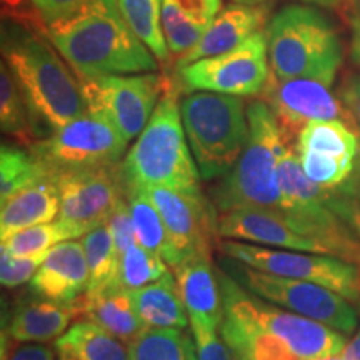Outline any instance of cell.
Here are the masks:
<instances>
[{
	"label": "cell",
	"mask_w": 360,
	"mask_h": 360,
	"mask_svg": "<svg viewBox=\"0 0 360 360\" xmlns=\"http://www.w3.org/2000/svg\"><path fill=\"white\" fill-rule=\"evenodd\" d=\"M47 37L75 77L147 74L159 60L124 19L117 0H90L47 27Z\"/></svg>",
	"instance_id": "1"
},
{
	"label": "cell",
	"mask_w": 360,
	"mask_h": 360,
	"mask_svg": "<svg viewBox=\"0 0 360 360\" xmlns=\"http://www.w3.org/2000/svg\"><path fill=\"white\" fill-rule=\"evenodd\" d=\"M57 52L47 35L4 22L2 60L24 94L37 135H51L89 112L79 79Z\"/></svg>",
	"instance_id": "2"
},
{
	"label": "cell",
	"mask_w": 360,
	"mask_h": 360,
	"mask_svg": "<svg viewBox=\"0 0 360 360\" xmlns=\"http://www.w3.org/2000/svg\"><path fill=\"white\" fill-rule=\"evenodd\" d=\"M177 96V87L169 84L146 129L120 164L127 192L152 187L202 191L200 172L186 141Z\"/></svg>",
	"instance_id": "3"
},
{
	"label": "cell",
	"mask_w": 360,
	"mask_h": 360,
	"mask_svg": "<svg viewBox=\"0 0 360 360\" xmlns=\"http://www.w3.org/2000/svg\"><path fill=\"white\" fill-rule=\"evenodd\" d=\"M265 35L274 77L334 84L344 62V42L327 13L314 6L290 4L270 19Z\"/></svg>",
	"instance_id": "4"
},
{
	"label": "cell",
	"mask_w": 360,
	"mask_h": 360,
	"mask_svg": "<svg viewBox=\"0 0 360 360\" xmlns=\"http://www.w3.org/2000/svg\"><path fill=\"white\" fill-rule=\"evenodd\" d=\"M247 119L249 137L244 150L236 165L210 191L219 214L238 209L277 212L281 207L278 162L289 146V139L264 101L250 102Z\"/></svg>",
	"instance_id": "5"
},
{
	"label": "cell",
	"mask_w": 360,
	"mask_h": 360,
	"mask_svg": "<svg viewBox=\"0 0 360 360\" xmlns=\"http://www.w3.org/2000/svg\"><path fill=\"white\" fill-rule=\"evenodd\" d=\"M180 115L200 177L222 179L236 165L249 137L244 101L200 90L182 98Z\"/></svg>",
	"instance_id": "6"
},
{
	"label": "cell",
	"mask_w": 360,
	"mask_h": 360,
	"mask_svg": "<svg viewBox=\"0 0 360 360\" xmlns=\"http://www.w3.org/2000/svg\"><path fill=\"white\" fill-rule=\"evenodd\" d=\"M281 207L277 212L294 231L327 247L328 254L357 262L360 240L345 227L328 205V188L314 184L304 174L295 148L285 147L278 162Z\"/></svg>",
	"instance_id": "7"
},
{
	"label": "cell",
	"mask_w": 360,
	"mask_h": 360,
	"mask_svg": "<svg viewBox=\"0 0 360 360\" xmlns=\"http://www.w3.org/2000/svg\"><path fill=\"white\" fill-rule=\"evenodd\" d=\"M51 177L119 164L127 141L109 119L87 112L27 147Z\"/></svg>",
	"instance_id": "8"
},
{
	"label": "cell",
	"mask_w": 360,
	"mask_h": 360,
	"mask_svg": "<svg viewBox=\"0 0 360 360\" xmlns=\"http://www.w3.org/2000/svg\"><path fill=\"white\" fill-rule=\"evenodd\" d=\"M231 277L267 302L328 326L340 334L357 330L359 312L350 300L319 283L260 272L240 262H229Z\"/></svg>",
	"instance_id": "9"
},
{
	"label": "cell",
	"mask_w": 360,
	"mask_h": 360,
	"mask_svg": "<svg viewBox=\"0 0 360 360\" xmlns=\"http://www.w3.org/2000/svg\"><path fill=\"white\" fill-rule=\"evenodd\" d=\"M220 250L231 260L249 265L260 272L314 282L337 292L350 302L360 300L359 267L334 255L272 249L227 238L220 242Z\"/></svg>",
	"instance_id": "10"
},
{
	"label": "cell",
	"mask_w": 360,
	"mask_h": 360,
	"mask_svg": "<svg viewBox=\"0 0 360 360\" xmlns=\"http://www.w3.org/2000/svg\"><path fill=\"white\" fill-rule=\"evenodd\" d=\"M77 79L89 112L109 119L127 142L146 129L169 85L155 72Z\"/></svg>",
	"instance_id": "11"
},
{
	"label": "cell",
	"mask_w": 360,
	"mask_h": 360,
	"mask_svg": "<svg viewBox=\"0 0 360 360\" xmlns=\"http://www.w3.org/2000/svg\"><path fill=\"white\" fill-rule=\"evenodd\" d=\"M269 75L267 35L260 30L232 51L182 67L179 79L187 90L252 97L262 92Z\"/></svg>",
	"instance_id": "12"
},
{
	"label": "cell",
	"mask_w": 360,
	"mask_h": 360,
	"mask_svg": "<svg viewBox=\"0 0 360 360\" xmlns=\"http://www.w3.org/2000/svg\"><path fill=\"white\" fill-rule=\"evenodd\" d=\"M56 182L60 193L57 220L74 238L105 224L115 205L127 197L120 164L58 175Z\"/></svg>",
	"instance_id": "13"
},
{
	"label": "cell",
	"mask_w": 360,
	"mask_h": 360,
	"mask_svg": "<svg viewBox=\"0 0 360 360\" xmlns=\"http://www.w3.org/2000/svg\"><path fill=\"white\" fill-rule=\"evenodd\" d=\"M332 85L314 79H277L269 75L259 94L276 115L287 139L297 137L305 125L319 120H342L354 125L344 102L332 92Z\"/></svg>",
	"instance_id": "14"
},
{
	"label": "cell",
	"mask_w": 360,
	"mask_h": 360,
	"mask_svg": "<svg viewBox=\"0 0 360 360\" xmlns=\"http://www.w3.org/2000/svg\"><path fill=\"white\" fill-rule=\"evenodd\" d=\"M172 237L182 262L192 255H210L217 240V209L202 191L182 192L165 187L147 188Z\"/></svg>",
	"instance_id": "15"
},
{
	"label": "cell",
	"mask_w": 360,
	"mask_h": 360,
	"mask_svg": "<svg viewBox=\"0 0 360 360\" xmlns=\"http://www.w3.org/2000/svg\"><path fill=\"white\" fill-rule=\"evenodd\" d=\"M217 232L227 240L330 255L326 245L294 231L281 214L267 209H238L219 214Z\"/></svg>",
	"instance_id": "16"
},
{
	"label": "cell",
	"mask_w": 360,
	"mask_h": 360,
	"mask_svg": "<svg viewBox=\"0 0 360 360\" xmlns=\"http://www.w3.org/2000/svg\"><path fill=\"white\" fill-rule=\"evenodd\" d=\"M89 265L84 244L65 240L52 247L40 265L29 289L56 302H74L87 292Z\"/></svg>",
	"instance_id": "17"
},
{
	"label": "cell",
	"mask_w": 360,
	"mask_h": 360,
	"mask_svg": "<svg viewBox=\"0 0 360 360\" xmlns=\"http://www.w3.org/2000/svg\"><path fill=\"white\" fill-rule=\"evenodd\" d=\"M180 295L191 322L219 330L222 326V289L220 272L214 267L210 255H192L175 267Z\"/></svg>",
	"instance_id": "18"
},
{
	"label": "cell",
	"mask_w": 360,
	"mask_h": 360,
	"mask_svg": "<svg viewBox=\"0 0 360 360\" xmlns=\"http://www.w3.org/2000/svg\"><path fill=\"white\" fill-rule=\"evenodd\" d=\"M269 12V6H244V4L232 2L231 6L224 7L202 35L199 44L179 57L177 67L182 69L200 58L220 56L238 47L252 35L262 30Z\"/></svg>",
	"instance_id": "19"
},
{
	"label": "cell",
	"mask_w": 360,
	"mask_h": 360,
	"mask_svg": "<svg viewBox=\"0 0 360 360\" xmlns=\"http://www.w3.org/2000/svg\"><path fill=\"white\" fill-rule=\"evenodd\" d=\"M74 319H79L74 302H56L30 290L13 305L7 335L15 344H45L64 335Z\"/></svg>",
	"instance_id": "20"
},
{
	"label": "cell",
	"mask_w": 360,
	"mask_h": 360,
	"mask_svg": "<svg viewBox=\"0 0 360 360\" xmlns=\"http://www.w3.org/2000/svg\"><path fill=\"white\" fill-rule=\"evenodd\" d=\"M74 304L80 321L97 323L125 344H130L146 330L135 312L132 294L119 283L97 294L85 292L74 300Z\"/></svg>",
	"instance_id": "21"
},
{
	"label": "cell",
	"mask_w": 360,
	"mask_h": 360,
	"mask_svg": "<svg viewBox=\"0 0 360 360\" xmlns=\"http://www.w3.org/2000/svg\"><path fill=\"white\" fill-rule=\"evenodd\" d=\"M222 0H164L162 30L170 53L184 56L195 47L219 12Z\"/></svg>",
	"instance_id": "22"
},
{
	"label": "cell",
	"mask_w": 360,
	"mask_h": 360,
	"mask_svg": "<svg viewBox=\"0 0 360 360\" xmlns=\"http://www.w3.org/2000/svg\"><path fill=\"white\" fill-rule=\"evenodd\" d=\"M60 210V193L53 177H47L22 188L11 199L2 202L0 210V236L12 233L53 222Z\"/></svg>",
	"instance_id": "23"
},
{
	"label": "cell",
	"mask_w": 360,
	"mask_h": 360,
	"mask_svg": "<svg viewBox=\"0 0 360 360\" xmlns=\"http://www.w3.org/2000/svg\"><path fill=\"white\" fill-rule=\"evenodd\" d=\"M135 312L143 328H180L191 326V317L184 304L177 278L167 272L154 283L130 290Z\"/></svg>",
	"instance_id": "24"
},
{
	"label": "cell",
	"mask_w": 360,
	"mask_h": 360,
	"mask_svg": "<svg viewBox=\"0 0 360 360\" xmlns=\"http://www.w3.org/2000/svg\"><path fill=\"white\" fill-rule=\"evenodd\" d=\"M56 349L75 360H132L129 344L90 321H79L67 328L56 340Z\"/></svg>",
	"instance_id": "25"
},
{
	"label": "cell",
	"mask_w": 360,
	"mask_h": 360,
	"mask_svg": "<svg viewBox=\"0 0 360 360\" xmlns=\"http://www.w3.org/2000/svg\"><path fill=\"white\" fill-rule=\"evenodd\" d=\"M127 200L139 244L159 254L170 267H177L182 262V257L175 249L167 225L154 202L148 199L146 191H129Z\"/></svg>",
	"instance_id": "26"
},
{
	"label": "cell",
	"mask_w": 360,
	"mask_h": 360,
	"mask_svg": "<svg viewBox=\"0 0 360 360\" xmlns=\"http://www.w3.org/2000/svg\"><path fill=\"white\" fill-rule=\"evenodd\" d=\"M295 150H310L317 154L357 160L360 155V134L357 129L342 120H319L300 130Z\"/></svg>",
	"instance_id": "27"
},
{
	"label": "cell",
	"mask_w": 360,
	"mask_h": 360,
	"mask_svg": "<svg viewBox=\"0 0 360 360\" xmlns=\"http://www.w3.org/2000/svg\"><path fill=\"white\" fill-rule=\"evenodd\" d=\"M89 265L87 294L107 290L119 283L120 255L107 224L94 229L82 237Z\"/></svg>",
	"instance_id": "28"
},
{
	"label": "cell",
	"mask_w": 360,
	"mask_h": 360,
	"mask_svg": "<svg viewBox=\"0 0 360 360\" xmlns=\"http://www.w3.org/2000/svg\"><path fill=\"white\" fill-rule=\"evenodd\" d=\"M0 127L4 134L11 135L25 147L37 142L32 114L19 84L4 60L0 67Z\"/></svg>",
	"instance_id": "29"
},
{
	"label": "cell",
	"mask_w": 360,
	"mask_h": 360,
	"mask_svg": "<svg viewBox=\"0 0 360 360\" xmlns=\"http://www.w3.org/2000/svg\"><path fill=\"white\" fill-rule=\"evenodd\" d=\"M191 334L180 328H146L129 344L130 357L132 360H199Z\"/></svg>",
	"instance_id": "30"
},
{
	"label": "cell",
	"mask_w": 360,
	"mask_h": 360,
	"mask_svg": "<svg viewBox=\"0 0 360 360\" xmlns=\"http://www.w3.org/2000/svg\"><path fill=\"white\" fill-rule=\"evenodd\" d=\"M117 2L134 34L147 45L159 64L167 65L170 62V51L162 30L164 0H117Z\"/></svg>",
	"instance_id": "31"
},
{
	"label": "cell",
	"mask_w": 360,
	"mask_h": 360,
	"mask_svg": "<svg viewBox=\"0 0 360 360\" xmlns=\"http://www.w3.org/2000/svg\"><path fill=\"white\" fill-rule=\"evenodd\" d=\"M51 177L44 164L27 148L4 143L0 150V204L22 188Z\"/></svg>",
	"instance_id": "32"
},
{
	"label": "cell",
	"mask_w": 360,
	"mask_h": 360,
	"mask_svg": "<svg viewBox=\"0 0 360 360\" xmlns=\"http://www.w3.org/2000/svg\"><path fill=\"white\" fill-rule=\"evenodd\" d=\"M65 240H75V238L60 220H53L2 238V250L19 257H34V255L47 254L52 247Z\"/></svg>",
	"instance_id": "33"
},
{
	"label": "cell",
	"mask_w": 360,
	"mask_h": 360,
	"mask_svg": "<svg viewBox=\"0 0 360 360\" xmlns=\"http://www.w3.org/2000/svg\"><path fill=\"white\" fill-rule=\"evenodd\" d=\"M167 262L155 252H150L141 244H135L120 259L119 285L127 290H135L154 283L169 272Z\"/></svg>",
	"instance_id": "34"
},
{
	"label": "cell",
	"mask_w": 360,
	"mask_h": 360,
	"mask_svg": "<svg viewBox=\"0 0 360 360\" xmlns=\"http://www.w3.org/2000/svg\"><path fill=\"white\" fill-rule=\"evenodd\" d=\"M297 155H299L304 174L314 184L328 188V191L344 184L352 174L355 162H357L352 159H339V157L317 154V152L310 150H299Z\"/></svg>",
	"instance_id": "35"
},
{
	"label": "cell",
	"mask_w": 360,
	"mask_h": 360,
	"mask_svg": "<svg viewBox=\"0 0 360 360\" xmlns=\"http://www.w3.org/2000/svg\"><path fill=\"white\" fill-rule=\"evenodd\" d=\"M328 205L360 240V155L349 179L328 191Z\"/></svg>",
	"instance_id": "36"
},
{
	"label": "cell",
	"mask_w": 360,
	"mask_h": 360,
	"mask_svg": "<svg viewBox=\"0 0 360 360\" xmlns=\"http://www.w3.org/2000/svg\"><path fill=\"white\" fill-rule=\"evenodd\" d=\"M47 254L34 255V257H19V255H12L2 250V255H0V281H2V285L7 289H15V287L30 283Z\"/></svg>",
	"instance_id": "37"
},
{
	"label": "cell",
	"mask_w": 360,
	"mask_h": 360,
	"mask_svg": "<svg viewBox=\"0 0 360 360\" xmlns=\"http://www.w3.org/2000/svg\"><path fill=\"white\" fill-rule=\"evenodd\" d=\"M2 20L34 34L47 35V24L32 0H0Z\"/></svg>",
	"instance_id": "38"
},
{
	"label": "cell",
	"mask_w": 360,
	"mask_h": 360,
	"mask_svg": "<svg viewBox=\"0 0 360 360\" xmlns=\"http://www.w3.org/2000/svg\"><path fill=\"white\" fill-rule=\"evenodd\" d=\"M107 227L114 237L117 252H119L120 259L127 252L130 247L137 244V236H135V227L132 214H130V207L127 197H124L119 204L115 205L114 212L110 214L109 220H107Z\"/></svg>",
	"instance_id": "39"
},
{
	"label": "cell",
	"mask_w": 360,
	"mask_h": 360,
	"mask_svg": "<svg viewBox=\"0 0 360 360\" xmlns=\"http://www.w3.org/2000/svg\"><path fill=\"white\" fill-rule=\"evenodd\" d=\"M191 332L195 342L199 360H233L224 339H219L217 330L207 328L200 323L191 322Z\"/></svg>",
	"instance_id": "40"
},
{
	"label": "cell",
	"mask_w": 360,
	"mask_h": 360,
	"mask_svg": "<svg viewBox=\"0 0 360 360\" xmlns=\"http://www.w3.org/2000/svg\"><path fill=\"white\" fill-rule=\"evenodd\" d=\"M32 2L37 6L45 24L49 27L72 15L74 12H77L85 4H89L90 0H32Z\"/></svg>",
	"instance_id": "41"
},
{
	"label": "cell",
	"mask_w": 360,
	"mask_h": 360,
	"mask_svg": "<svg viewBox=\"0 0 360 360\" xmlns=\"http://www.w3.org/2000/svg\"><path fill=\"white\" fill-rule=\"evenodd\" d=\"M342 102H344L345 109L349 110L352 117L355 129L360 134V74H352L345 79L344 85L340 89Z\"/></svg>",
	"instance_id": "42"
},
{
	"label": "cell",
	"mask_w": 360,
	"mask_h": 360,
	"mask_svg": "<svg viewBox=\"0 0 360 360\" xmlns=\"http://www.w3.org/2000/svg\"><path fill=\"white\" fill-rule=\"evenodd\" d=\"M7 360H57L56 354L45 344H17Z\"/></svg>",
	"instance_id": "43"
},
{
	"label": "cell",
	"mask_w": 360,
	"mask_h": 360,
	"mask_svg": "<svg viewBox=\"0 0 360 360\" xmlns=\"http://www.w3.org/2000/svg\"><path fill=\"white\" fill-rule=\"evenodd\" d=\"M350 27V60L360 67V13L347 19Z\"/></svg>",
	"instance_id": "44"
},
{
	"label": "cell",
	"mask_w": 360,
	"mask_h": 360,
	"mask_svg": "<svg viewBox=\"0 0 360 360\" xmlns=\"http://www.w3.org/2000/svg\"><path fill=\"white\" fill-rule=\"evenodd\" d=\"M342 357L350 359V360H360V327L355 332L354 339L347 342L344 352H342Z\"/></svg>",
	"instance_id": "45"
},
{
	"label": "cell",
	"mask_w": 360,
	"mask_h": 360,
	"mask_svg": "<svg viewBox=\"0 0 360 360\" xmlns=\"http://www.w3.org/2000/svg\"><path fill=\"white\" fill-rule=\"evenodd\" d=\"M339 8L344 19L347 20L350 17L359 15L360 13V0H340Z\"/></svg>",
	"instance_id": "46"
},
{
	"label": "cell",
	"mask_w": 360,
	"mask_h": 360,
	"mask_svg": "<svg viewBox=\"0 0 360 360\" xmlns=\"http://www.w3.org/2000/svg\"><path fill=\"white\" fill-rule=\"evenodd\" d=\"M299 2L305 4V6H317V7L334 8V7H339L340 0H299Z\"/></svg>",
	"instance_id": "47"
},
{
	"label": "cell",
	"mask_w": 360,
	"mask_h": 360,
	"mask_svg": "<svg viewBox=\"0 0 360 360\" xmlns=\"http://www.w3.org/2000/svg\"><path fill=\"white\" fill-rule=\"evenodd\" d=\"M233 4H244V6H264L269 0H232Z\"/></svg>",
	"instance_id": "48"
},
{
	"label": "cell",
	"mask_w": 360,
	"mask_h": 360,
	"mask_svg": "<svg viewBox=\"0 0 360 360\" xmlns=\"http://www.w3.org/2000/svg\"><path fill=\"white\" fill-rule=\"evenodd\" d=\"M57 360H75L74 357H72V355H69V354H65V352H57Z\"/></svg>",
	"instance_id": "49"
},
{
	"label": "cell",
	"mask_w": 360,
	"mask_h": 360,
	"mask_svg": "<svg viewBox=\"0 0 360 360\" xmlns=\"http://www.w3.org/2000/svg\"><path fill=\"white\" fill-rule=\"evenodd\" d=\"M312 360H350V359L342 357V355H334V357H321V359H312Z\"/></svg>",
	"instance_id": "50"
},
{
	"label": "cell",
	"mask_w": 360,
	"mask_h": 360,
	"mask_svg": "<svg viewBox=\"0 0 360 360\" xmlns=\"http://www.w3.org/2000/svg\"><path fill=\"white\" fill-rule=\"evenodd\" d=\"M355 265H357V267H359V272H360V255H359V259H357V262H355Z\"/></svg>",
	"instance_id": "51"
}]
</instances>
